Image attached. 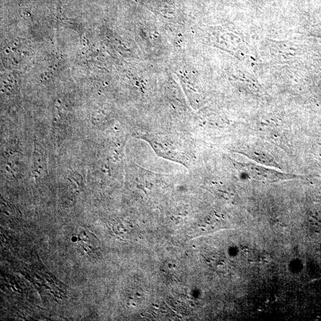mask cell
Listing matches in <instances>:
<instances>
[{
  "label": "cell",
  "mask_w": 321,
  "mask_h": 321,
  "mask_svg": "<svg viewBox=\"0 0 321 321\" xmlns=\"http://www.w3.org/2000/svg\"><path fill=\"white\" fill-rule=\"evenodd\" d=\"M75 244L78 250L91 255L100 249V241L94 235L84 228L78 227L75 230Z\"/></svg>",
  "instance_id": "1"
}]
</instances>
